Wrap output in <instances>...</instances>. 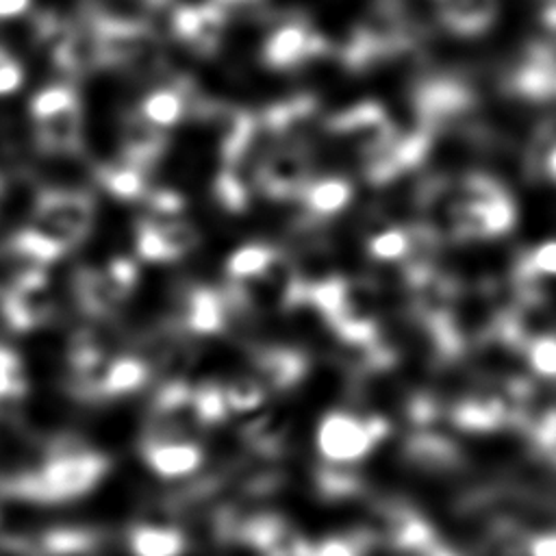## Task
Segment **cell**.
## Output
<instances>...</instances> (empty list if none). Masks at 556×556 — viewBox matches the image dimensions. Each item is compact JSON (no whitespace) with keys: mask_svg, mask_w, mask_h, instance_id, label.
<instances>
[{"mask_svg":"<svg viewBox=\"0 0 556 556\" xmlns=\"http://www.w3.org/2000/svg\"><path fill=\"white\" fill-rule=\"evenodd\" d=\"M106 469L109 460L102 454L63 439L50 447L37 469L9 478L2 489L26 500L65 502L89 493Z\"/></svg>","mask_w":556,"mask_h":556,"instance_id":"6da1fadb","label":"cell"},{"mask_svg":"<svg viewBox=\"0 0 556 556\" xmlns=\"http://www.w3.org/2000/svg\"><path fill=\"white\" fill-rule=\"evenodd\" d=\"M93 215L96 206L87 193L76 189H48L39 195L28 226L67 252L87 237L93 226Z\"/></svg>","mask_w":556,"mask_h":556,"instance_id":"7a4b0ae2","label":"cell"},{"mask_svg":"<svg viewBox=\"0 0 556 556\" xmlns=\"http://www.w3.org/2000/svg\"><path fill=\"white\" fill-rule=\"evenodd\" d=\"M389 432L382 417H356L332 410L317 426V450L324 463L352 465L363 460Z\"/></svg>","mask_w":556,"mask_h":556,"instance_id":"3957f363","label":"cell"},{"mask_svg":"<svg viewBox=\"0 0 556 556\" xmlns=\"http://www.w3.org/2000/svg\"><path fill=\"white\" fill-rule=\"evenodd\" d=\"M137 267L130 258H115L100 269H85L76 280L80 306L93 315H111L132 291Z\"/></svg>","mask_w":556,"mask_h":556,"instance_id":"277c9868","label":"cell"},{"mask_svg":"<svg viewBox=\"0 0 556 556\" xmlns=\"http://www.w3.org/2000/svg\"><path fill=\"white\" fill-rule=\"evenodd\" d=\"M54 300L50 295L46 276L33 267L22 271L0 298V315L13 330H30L50 319Z\"/></svg>","mask_w":556,"mask_h":556,"instance_id":"5b68a950","label":"cell"},{"mask_svg":"<svg viewBox=\"0 0 556 556\" xmlns=\"http://www.w3.org/2000/svg\"><path fill=\"white\" fill-rule=\"evenodd\" d=\"M254 180L258 189L274 200L300 198L311 182V163L306 150L295 143L274 148L258 163Z\"/></svg>","mask_w":556,"mask_h":556,"instance_id":"8992f818","label":"cell"},{"mask_svg":"<svg viewBox=\"0 0 556 556\" xmlns=\"http://www.w3.org/2000/svg\"><path fill=\"white\" fill-rule=\"evenodd\" d=\"M198 230L180 217H148L137 228V252L146 261H174L198 245Z\"/></svg>","mask_w":556,"mask_h":556,"instance_id":"52a82bcc","label":"cell"},{"mask_svg":"<svg viewBox=\"0 0 556 556\" xmlns=\"http://www.w3.org/2000/svg\"><path fill=\"white\" fill-rule=\"evenodd\" d=\"M324 39L304 22H287L278 26L263 46L267 65L287 70L324 52Z\"/></svg>","mask_w":556,"mask_h":556,"instance_id":"ba28073f","label":"cell"},{"mask_svg":"<svg viewBox=\"0 0 556 556\" xmlns=\"http://www.w3.org/2000/svg\"><path fill=\"white\" fill-rule=\"evenodd\" d=\"M415 106L426 126L424 130L430 132L432 128H439L465 115L471 106V96L465 89V85L447 78H437V80L424 83L417 89Z\"/></svg>","mask_w":556,"mask_h":556,"instance_id":"9c48e42d","label":"cell"},{"mask_svg":"<svg viewBox=\"0 0 556 556\" xmlns=\"http://www.w3.org/2000/svg\"><path fill=\"white\" fill-rule=\"evenodd\" d=\"M224 11L211 2L200 7H180L172 15L174 33L198 52H213L222 41Z\"/></svg>","mask_w":556,"mask_h":556,"instance_id":"30bf717a","label":"cell"},{"mask_svg":"<svg viewBox=\"0 0 556 556\" xmlns=\"http://www.w3.org/2000/svg\"><path fill=\"white\" fill-rule=\"evenodd\" d=\"M404 458L408 465L426 473H445L463 463L458 447L450 439L428 430L426 426L406 439Z\"/></svg>","mask_w":556,"mask_h":556,"instance_id":"8fae6325","label":"cell"},{"mask_svg":"<svg viewBox=\"0 0 556 556\" xmlns=\"http://www.w3.org/2000/svg\"><path fill=\"white\" fill-rule=\"evenodd\" d=\"M143 456L152 471L167 480L185 478L202 465V447L193 439L143 441Z\"/></svg>","mask_w":556,"mask_h":556,"instance_id":"7c38bea8","label":"cell"},{"mask_svg":"<svg viewBox=\"0 0 556 556\" xmlns=\"http://www.w3.org/2000/svg\"><path fill=\"white\" fill-rule=\"evenodd\" d=\"M230 308L232 306L226 293H219L206 287H195L185 295L182 324L191 332L215 334L226 326Z\"/></svg>","mask_w":556,"mask_h":556,"instance_id":"4fadbf2b","label":"cell"},{"mask_svg":"<svg viewBox=\"0 0 556 556\" xmlns=\"http://www.w3.org/2000/svg\"><path fill=\"white\" fill-rule=\"evenodd\" d=\"M167 130L148 122L139 111L128 113L122 126V148L124 159L148 169L165 150Z\"/></svg>","mask_w":556,"mask_h":556,"instance_id":"5bb4252c","label":"cell"},{"mask_svg":"<svg viewBox=\"0 0 556 556\" xmlns=\"http://www.w3.org/2000/svg\"><path fill=\"white\" fill-rule=\"evenodd\" d=\"M254 369L265 389L282 391L302 378L306 358L289 348H263L254 354Z\"/></svg>","mask_w":556,"mask_h":556,"instance_id":"9a60e30c","label":"cell"},{"mask_svg":"<svg viewBox=\"0 0 556 556\" xmlns=\"http://www.w3.org/2000/svg\"><path fill=\"white\" fill-rule=\"evenodd\" d=\"M35 139L37 146L46 152L54 154H70L80 148L83 139V119H80V106L70 109L65 113L37 119L35 122Z\"/></svg>","mask_w":556,"mask_h":556,"instance_id":"2e32d148","label":"cell"},{"mask_svg":"<svg viewBox=\"0 0 556 556\" xmlns=\"http://www.w3.org/2000/svg\"><path fill=\"white\" fill-rule=\"evenodd\" d=\"M437 9L447 28L473 35L491 26L497 13V0H437Z\"/></svg>","mask_w":556,"mask_h":556,"instance_id":"e0dca14e","label":"cell"},{"mask_svg":"<svg viewBox=\"0 0 556 556\" xmlns=\"http://www.w3.org/2000/svg\"><path fill=\"white\" fill-rule=\"evenodd\" d=\"M189 109V93L185 85H165L150 91L139 106V113L154 126L167 130L178 124Z\"/></svg>","mask_w":556,"mask_h":556,"instance_id":"ac0fdd59","label":"cell"},{"mask_svg":"<svg viewBox=\"0 0 556 556\" xmlns=\"http://www.w3.org/2000/svg\"><path fill=\"white\" fill-rule=\"evenodd\" d=\"M128 545L132 556H180L187 547L185 534L169 526L141 523L130 530Z\"/></svg>","mask_w":556,"mask_h":556,"instance_id":"d6986e66","label":"cell"},{"mask_svg":"<svg viewBox=\"0 0 556 556\" xmlns=\"http://www.w3.org/2000/svg\"><path fill=\"white\" fill-rule=\"evenodd\" d=\"M98 180L100 185L115 198L119 200H143L148 189V178H146V167L119 159L117 163L102 165L98 169Z\"/></svg>","mask_w":556,"mask_h":556,"instance_id":"ffe728a7","label":"cell"},{"mask_svg":"<svg viewBox=\"0 0 556 556\" xmlns=\"http://www.w3.org/2000/svg\"><path fill=\"white\" fill-rule=\"evenodd\" d=\"M300 198L311 217H330L352 200V185L343 178L311 180Z\"/></svg>","mask_w":556,"mask_h":556,"instance_id":"44dd1931","label":"cell"},{"mask_svg":"<svg viewBox=\"0 0 556 556\" xmlns=\"http://www.w3.org/2000/svg\"><path fill=\"white\" fill-rule=\"evenodd\" d=\"M280 252H276L269 245L263 243H250L232 252V256L226 263V274L232 282H250L258 280L271 263L278 258Z\"/></svg>","mask_w":556,"mask_h":556,"instance_id":"7402d4cb","label":"cell"},{"mask_svg":"<svg viewBox=\"0 0 556 556\" xmlns=\"http://www.w3.org/2000/svg\"><path fill=\"white\" fill-rule=\"evenodd\" d=\"M222 391L228 413H252L267 397V389L254 374L232 378L226 387H222Z\"/></svg>","mask_w":556,"mask_h":556,"instance_id":"603a6c76","label":"cell"},{"mask_svg":"<svg viewBox=\"0 0 556 556\" xmlns=\"http://www.w3.org/2000/svg\"><path fill=\"white\" fill-rule=\"evenodd\" d=\"M78 96L70 85H52L41 89L33 100H30V115L33 119H46L59 113H65L70 109H78Z\"/></svg>","mask_w":556,"mask_h":556,"instance_id":"cb8c5ba5","label":"cell"},{"mask_svg":"<svg viewBox=\"0 0 556 556\" xmlns=\"http://www.w3.org/2000/svg\"><path fill=\"white\" fill-rule=\"evenodd\" d=\"M317 486L326 500H348L361 493V478L350 473L345 465L326 463L317 473Z\"/></svg>","mask_w":556,"mask_h":556,"instance_id":"d4e9b609","label":"cell"},{"mask_svg":"<svg viewBox=\"0 0 556 556\" xmlns=\"http://www.w3.org/2000/svg\"><path fill=\"white\" fill-rule=\"evenodd\" d=\"M376 545L369 532H352L343 536H328L315 545H308L306 556H367Z\"/></svg>","mask_w":556,"mask_h":556,"instance_id":"484cf974","label":"cell"},{"mask_svg":"<svg viewBox=\"0 0 556 556\" xmlns=\"http://www.w3.org/2000/svg\"><path fill=\"white\" fill-rule=\"evenodd\" d=\"M26 391L22 361L13 350L0 345V402L20 397Z\"/></svg>","mask_w":556,"mask_h":556,"instance_id":"4316f807","label":"cell"},{"mask_svg":"<svg viewBox=\"0 0 556 556\" xmlns=\"http://www.w3.org/2000/svg\"><path fill=\"white\" fill-rule=\"evenodd\" d=\"M530 367L543 378H556V334H541L526 343Z\"/></svg>","mask_w":556,"mask_h":556,"instance_id":"83f0119b","label":"cell"},{"mask_svg":"<svg viewBox=\"0 0 556 556\" xmlns=\"http://www.w3.org/2000/svg\"><path fill=\"white\" fill-rule=\"evenodd\" d=\"M539 276H556V241H545L521 258L519 280H534Z\"/></svg>","mask_w":556,"mask_h":556,"instance_id":"f1b7e54d","label":"cell"},{"mask_svg":"<svg viewBox=\"0 0 556 556\" xmlns=\"http://www.w3.org/2000/svg\"><path fill=\"white\" fill-rule=\"evenodd\" d=\"M22 80H24L22 65L4 48H0V98L17 91Z\"/></svg>","mask_w":556,"mask_h":556,"instance_id":"f546056e","label":"cell"},{"mask_svg":"<svg viewBox=\"0 0 556 556\" xmlns=\"http://www.w3.org/2000/svg\"><path fill=\"white\" fill-rule=\"evenodd\" d=\"M526 556H556V530L528 536L523 541Z\"/></svg>","mask_w":556,"mask_h":556,"instance_id":"4dcf8cb0","label":"cell"},{"mask_svg":"<svg viewBox=\"0 0 556 556\" xmlns=\"http://www.w3.org/2000/svg\"><path fill=\"white\" fill-rule=\"evenodd\" d=\"M393 556H460V554L452 549L447 543H443L441 539H434L430 543H424L404 552H395Z\"/></svg>","mask_w":556,"mask_h":556,"instance_id":"1f68e13d","label":"cell"},{"mask_svg":"<svg viewBox=\"0 0 556 556\" xmlns=\"http://www.w3.org/2000/svg\"><path fill=\"white\" fill-rule=\"evenodd\" d=\"M30 7V0H0V20L17 17Z\"/></svg>","mask_w":556,"mask_h":556,"instance_id":"d6a6232c","label":"cell"},{"mask_svg":"<svg viewBox=\"0 0 556 556\" xmlns=\"http://www.w3.org/2000/svg\"><path fill=\"white\" fill-rule=\"evenodd\" d=\"M547 174L552 176V180H556V148L547 156Z\"/></svg>","mask_w":556,"mask_h":556,"instance_id":"836d02e7","label":"cell"},{"mask_svg":"<svg viewBox=\"0 0 556 556\" xmlns=\"http://www.w3.org/2000/svg\"><path fill=\"white\" fill-rule=\"evenodd\" d=\"M143 2H148V4H163L165 0H143Z\"/></svg>","mask_w":556,"mask_h":556,"instance_id":"e575fe53","label":"cell"},{"mask_svg":"<svg viewBox=\"0 0 556 556\" xmlns=\"http://www.w3.org/2000/svg\"><path fill=\"white\" fill-rule=\"evenodd\" d=\"M2 189H4V182H2V178H0V198H2Z\"/></svg>","mask_w":556,"mask_h":556,"instance_id":"d590c367","label":"cell"}]
</instances>
